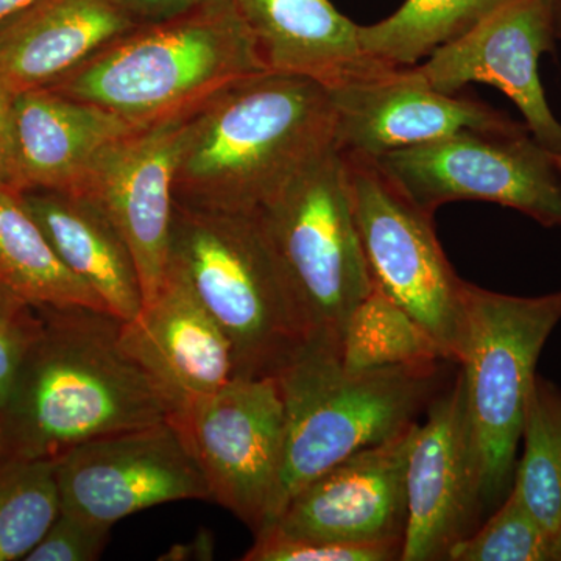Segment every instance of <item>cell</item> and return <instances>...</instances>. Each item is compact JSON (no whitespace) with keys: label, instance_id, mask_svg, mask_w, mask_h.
Here are the masks:
<instances>
[{"label":"cell","instance_id":"obj_1","mask_svg":"<svg viewBox=\"0 0 561 561\" xmlns=\"http://www.w3.org/2000/svg\"><path fill=\"white\" fill-rule=\"evenodd\" d=\"M38 311L43 330L0 411V460H57L171 420L168 398L122 342V320L90 308Z\"/></svg>","mask_w":561,"mask_h":561},{"label":"cell","instance_id":"obj_2","mask_svg":"<svg viewBox=\"0 0 561 561\" xmlns=\"http://www.w3.org/2000/svg\"><path fill=\"white\" fill-rule=\"evenodd\" d=\"M330 90L262 70L191 114L173 195L186 208L257 214L298 173L335 147Z\"/></svg>","mask_w":561,"mask_h":561},{"label":"cell","instance_id":"obj_3","mask_svg":"<svg viewBox=\"0 0 561 561\" xmlns=\"http://www.w3.org/2000/svg\"><path fill=\"white\" fill-rule=\"evenodd\" d=\"M262 70L236 0H227L139 24L47 88L147 127Z\"/></svg>","mask_w":561,"mask_h":561},{"label":"cell","instance_id":"obj_4","mask_svg":"<svg viewBox=\"0 0 561 561\" xmlns=\"http://www.w3.org/2000/svg\"><path fill=\"white\" fill-rule=\"evenodd\" d=\"M448 364L353 371L342 364L335 346L309 343L276 378L286 435L262 529L275 523L290 497L321 472L419 423L416 419L445 389L443 367Z\"/></svg>","mask_w":561,"mask_h":561},{"label":"cell","instance_id":"obj_5","mask_svg":"<svg viewBox=\"0 0 561 561\" xmlns=\"http://www.w3.org/2000/svg\"><path fill=\"white\" fill-rule=\"evenodd\" d=\"M169 264L227 335L234 378H278L311 343L308 320L257 214L175 203Z\"/></svg>","mask_w":561,"mask_h":561},{"label":"cell","instance_id":"obj_6","mask_svg":"<svg viewBox=\"0 0 561 561\" xmlns=\"http://www.w3.org/2000/svg\"><path fill=\"white\" fill-rule=\"evenodd\" d=\"M465 311L459 367L483 512L491 513L512 489L527 397L541 351L561 321V290L513 297L467 283Z\"/></svg>","mask_w":561,"mask_h":561},{"label":"cell","instance_id":"obj_7","mask_svg":"<svg viewBox=\"0 0 561 561\" xmlns=\"http://www.w3.org/2000/svg\"><path fill=\"white\" fill-rule=\"evenodd\" d=\"M312 341L339 348L354 309L373 290L354 219L345 161L331 147L257 213Z\"/></svg>","mask_w":561,"mask_h":561},{"label":"cell","instance_id":"obj_8","mask_svg":"<svg viewBox=\"0 0 561 561\" xmlns=\"http://www.w3.org/2000/svg\"><path fill=\"white\" fill-rule=\"evenodd\" d=\"M373 287L409 313L459 365L467 334L465 287L446 257L434 214L420 208L370 157L342 153Z\"/></svg>","mask_w":561,"mask_h":561},{"label":"cell","instance_id":"obj_9","mask_svg":"<svg viewBox=\"0 0 561 561\" xmlns=\"http://www.w3.org/2000/svg\"><path fill=\"white\" fill-rule=\"evenodd\" d=\"M373 160L427 213L446 203L489 202L519 210L542 227H561V172L526 127L465 130Z\"/></svg>","mask_w":561,"mask_h":561},{"label":"cell","instance_id":"obj_10","mask_svg":"<svg viewBox=\"0 0 561 561\" xmlns=\"http://www.w3.org/2000/svg\"><path fill=\"white\" fill-rule=\"evenodd\" d=\"M171 421L201 467L209 500L256 535L283 459L286 411L278 379L234 378Z\"/></svg>","mask_w":561,"mask_h":561},{"label":"cell","instance_id":"obj_11","mask_svg":"<svg viewBox=\"0 0 561 561\" xmlns=\"http://www.w3.org/2000/svg\"><path fill=\"white\" fill-rule=\"evenodd\" d=\"M55 465L61 511L111 527L169 502L209 501L201 467L171 420L81 443Z\"/></svg>","mask_w":561,"mask_h":561},{"label":"cell","instance_id":"obj_12","mask_svg":"<svg viewBox=\"0 0 561 561\" xmlns=\"http://www.w3.org/2000/svg\"><path fill=\"white\" fill-rule=\"evenodd\" d=\"M191 113L139 127L98 154L76 194L103 210L131 251L144 305L164 284L171 262L176 164Z\"/></svg>","mask_w":561,"mask_h":561},{"label":"cell","instance_id":"obj_13","mask_svg":"<svg viewBox=\"0 0 561 561\" xmlns=\"http://www.w3.org/2000/svg\"><path fill=\"white\" fill-rule=\"evenodd\" d=\"M557 38L556 18L542 0H515L413 68L446 94H459L471 83L497 88L515 103L534 139L559 157L561 124L540 77L541 57Z\"/></svg>","mask_w":561,"mask_h":561},{"label":"cell","instance_id":"obj_14","mask_svg":"<svg viewBox=\"0 0 561 561\" xmlns=\"http://www.w3.org/2000/svg\"><path fill=\"white\" fill-rule=\"evenodd\" d=\"M405 491L401 561L448 560L454 546L481 526L485 512L460 370L416 427Z\"/></svg>","mask_w":561,"mask_h":561},{"label":"cell","instance_id":"obj_15","mask_svg":"<svg viewBox=\"0 0 561 561\" xmlns=\"http://www.w3.org/2000/svg\"><path fill=\"white\" fill-rule=\"evenodd\" d=\"M328 90L335 116V149L341 153L378 158L465 130L526 127L478 99L434 90L413 66H389Z\"/></svg>","mask_w":561,"mask_h":561},{"label":"cell","instance_id":"obj_16","mask_svg":"<svg viewBox=\"0 0 561 561\" xmlns=\"http://www.w3.org/2000/svg\"><path fill=\"white\" fill-rule=\"evenodd\" d=\"M416 427L419 423L321 472L290 497L268 527L295 537L390 546L402 552L408 527L405 474Z\"/></svg>","mask_w":561,"mask_h":561},{"label":"cell","instance_id":"obj_17","mask_svg":"<svg viewBox=\"0 0 561 561\" xmlns=\"http://www.w3.org/2000/svg\"><path fill=\"white\" fill-rule=\"evenodd\" d=\"M121 335L168 398L172 416L234 379L227 335L175 265L169 264L157 297L135 319L122 321Z\"/></svg>","mask_w":561,"mask_h":561},{"label":"cell","instance_id":"obj_18","mask_svg":"<svg viewBox=\"0 0 561 561\" xmlns=\"http://www.w3.org/2000/svg\"><path fill=\"white\" fill-rule=\"evenodd\" d=\"M139 127L49 88L20 92L13 102L10 190L73 192L105 147Z\"/></svg>","mask_w":561,"mask_h":561},{"label":"cell","instance_id":"obj_19","mask_svg":"<svg viewBox=\"0 0 561 561\" xmlns=\"http://www.w3.org/2000/svg\"><path fill=\"white\" fill-rule=\"evenodd\" d=\"M138 25L121 0H33L0 25V83L50 87Z\"/></svg>","mask_w":561,"mask_h":561},{"label":"cell","instance_id":"obj_20","mask_svg":"<svg viewBox=\"0 0 561 561\" xmlns=\"http://www.w3.org/2000/svg\"><path fill=\"white\" fill-rule=\"evenodd\" d=\"M236 5L273 72L332 87L391 66L364 49L360 25L331 0H236Z\"/></svg>","mask_w":561,"mask_h":561},{"label":"cell","instance_id":"obj_21","mask_svg":"<svg viewBox=\"0 0 561 561\" xmlns=\"http://www.w3.org/2000/svg\"><path fill=\"white\" fill-rule=\"evenodd\" d=\"M21 198L69 271L99 295L114 317L135 319L144 306L138 268L103 210L76 192L27 191Z\"/></svg>","mask_w":561,"mask_h":561},{"label":"cell","instance_id":"obj_22","mask_svg":"<svg viewBox=\"0 0 561 561\" xmlns=\"http://www.w3.org/2000/svg\"><path fill=\"white\" fill-rule=\"evenodd\" d=\"M0 291L35 309L108 312L99 295L58 256L20 192L10 190L0 191Z\"/></svg>","mask_w":561,"mask_h":561},{"label":"cell","instance_id":"obj_23","mask_svg":"<svg viewBox=\"0 0 561 561\" xmlns=\"http://www.w3.org/2000/svg\"><path fill=\"white\" fill-rule=\"evenodd\" d=\"M522 440L512 489L561 557V390L540 375L527 397Z\"/></svg>","mask_w":561,"mask_h":561},{"label":"cell","instance_id":"obj_24","mask_svg":"<svg viewBox=\"0 0 561 561\" xmlns=\"http://www.w3.org/2000/svg\"><path fill=\"white\" fill-rule=\"evenodd\" d=\"M515 0H405L386 20L360 25L364 49L398 68H411Z\"/></svg>","mask_w":561,"mask_h":561},{"label":"cell","instance_id":"obj_25","mask_svg":"<svg viewBox=\"0 0 561 561\" xmlns=\"http://www.w3.org/2000/svg\"><path fill=\"white\" fill-rule=\"evenodd\" d=\"M339 356L353 371L449 362L438 343L376 287L351 313Z\"/></svg>","mask_w":561,"mask_h":561},{"label":"cell","instance_id":"obj_26","mask_svg":"<svg viewBox=\"0 0 561 561\" xmlns=\"http://www.w3.org/2000/svg\"><path fill=\"white\" fill-rule=\"evenodd\" d=\"M60 511L55 460H0V561L24 560Z\"/></svg>","mask_w":561,"mask_h":561},{"label":"cell","instance_id":"obj_27","mask_svg":"<svg viewBox=\"0 0 561 561\" xmlns=\"http://www.w3.org/2000/svg\"><path fill=\"white\" fill-rule=\"evenodd\" d=\"M449 561H561L548 535L511 489L504 501L449 551Z\"/></svg>","mask_w":561,"mask_h":561},{"label":"cell","instance_id":"obj_28","mask_svg":"<svg viewBox=\"0 0 561 561\" xmlns=\"http://www.w3.org/2000/svg\"><path fill=\"white\" fill-rule=\"evenodd\" d=\"M243 561H393L401 551L390 546L348 545L316 538L295 537L275 527L256 534Z\"/></svg>","mask_w":561,"mask_h":561},{"label":"cell","instance_id":"obj_29","mask_svg":"<svg viewBox=\"0 0 561 561\" xmlns=\"http://www.w3.org/2000/svg\"><path fill=\"white\" fill-rule=\"evenodd\" d=\"M111 529L106 524L80 518L60 511L38 545L25 561H94L102 557L110 541Z\"/></svg>","mask_w":561,"mask_h":561},{"label":"cell","instance_id":"obj_30","mask_svg":"<svg viewBox=\"0 0 561 561\" xmlns=\"http://www.w3.org/2000/svg\"><path fill=\"white\" fill-rule=\"evenodd\" d=\"M43 330L38 309L0 291V411L9 401L22 362Z\"/></svg>","mask_w":561,"mask_h":561},{"label":"cell","instance_id":"obj_31","mask_svg":"<svg viewBox=\"0 0 561 561\" xmlns=\"http://www.w3.org/2000/svg\"><path fill=\"white\" fill-rule=\"evenodd\" d=\"M138 24L168 20L186 11L227 0H121Z\"/></svg>","mask_w":561,"mask_h":561},{"label":"cell","instance_id":"obj_32","mask_svg":"<svg viewBox=\"0 0 561 561\" xmlns=\"http://www.w3.org/2000/svg\"><path fill=\"white\" fill-rule=\"evenodd\" d=\"M14 98L16 94L0 83V191L10 190Z\"/></svg>","mask_w":561,"mask_h":561},{"label":"cell","instance_id":"obj_33","mask_svg":"<svg viewBox=\"0 0 561 561\" xmlns=\"http://www.w3.org/2000/svg\"><path fill=\"white\" fill-rule=\"evenodd\" d=\"M213 534L209 530L202 529L195 535L194 540L186 545L172 546L171 551L160 557V560L184 561V560H213L214 557Z\"/></svg>","mask_w":561,"mask_h":561},{"label":"cell","instance_id":"obj_34","mask_svg":"<svg viewBox=\"0 0 561 561\" xmlns=\"http://www.w3.org/2000/svg\"><path fill=\"white\" fill-rule=\"evenodd\" d=\"M32 2L33 0H0V25L13 18L14 14L20 13L25 7L31 5Z\"/></svg>","mask_w":561,"mask_h":561},{"label":"cell","instance_id":"obj_35","mask_svg":"<svg viewBox=\"0 0 561 561\" xmlns=\"http://www.w3.org/2000/svg\"><path fill=\"white\" fill-rule=\"evenodd\" d=\"M542 2L551 9L553 18H556L557 28H559V36H561V0H542Z\"/></svg>","mask_w":561,"mask_h":561},{"label":"cell","instance_id":"obj_36","mask_svg":"<svg viewBox=\"0 0 561 561\" xmlns=\"http://www.w3.org/2000/svg\"><path fill=\"white\" fill-rule=\"evenodd\" d=\"M553 158H556L557 168H559V171L561 172V154H559V157H553Z\"/></svg>","mask_w":561,"mask_h":561}]
</instances>
